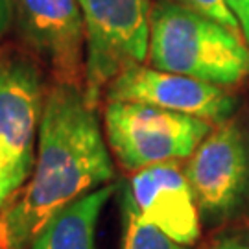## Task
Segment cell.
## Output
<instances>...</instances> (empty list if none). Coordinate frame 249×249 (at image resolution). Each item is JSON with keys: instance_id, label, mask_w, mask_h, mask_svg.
<instances>
[{"instance_id": "obj_10", "label": "cell", "mask_w": 249, "mask_h": 249, "mask_svg": "<svg viewBox=\"0 0 249 249\" xmlns=\"http://www.w3.org/2000/svg\"><path fill=\"white\" fill-rule=\"evenodd\" d=\"M113 192L115 187L106 185L63 207L41 227L28 249H98L96 227Z\"/></svg>"}, {"instance_id": "obj_17", "label": "cell", "mask_w": 249, "mask_h": 249, "mask_svg": "<svg viewBox=\"0 0 249 249\" xmlns=\"http://www.w3.org/2000/svg\"><path fill=\"white\" fill-rule=\"evenodd\" d=\"M0 249H2V248H0Z\"/></svg>"}, {"instance_id": "obj_2", "label": "cell", "mask_w": 249, "mask_h": 249, "mask_svg": "<svg viewBox=\"0 0 249 249\" xmlns=\"http://www.w3.org/2000/svg\"><path fill=\"white\" fill-rule=\"evenodd\" d=\"M153 69L231 87L249 76V45L242 34L172 0L151 8Z\"/></svg>"}, {"instance_id": "obj_4", "label": "cell", "mask_w": 249, "mask_h": 249, "mask_svg": "<svg viewBox=\"0 0 249 249\" xmlns=\"http://www.w3.org/2000/svg\"><path fill=\"white\" fill-rule=\"evenodd\" d=\"M85 26V98L98 106L104 87L150 55L148 0H78Z\"/></svg>"}, {"instance_id": "obj_7", "label": "cell", "mask_w": 249, "mask_h": 249, "mask_svg": "<svg viewBox=\"0 0 249 249\" xmlns=\"http://www.w3.org/2000/svg\"><path fill=\"white\" fill-rule=\"evenodd\" d=\"M107 100L148 104L216 125L227 122L234 111V98L223 87L144 65L131 67L111 81Z\"/></svg>"}, {"instance_id": "obj_16", "label": "cell", "mask_w": 249, "mask_h": 249, "mask_svg": "<svg viewBox=\"0 0 249 249\" xmlns=\"http://www.w3.org/2000/svg\"><path fill=\"white\" fill-rule=\"evenodd\" d=\"M9 197H11V196H8V194H6V192H2V190H0V214L4 213V209H6V207H8Z\"/></svg>"}, {"instance_id": "obj_11", "label": "cell", "mask_w": 249, "mask_h": 249, "mask_svg": "<svg viewBox=\"0 0 249 249\" xmlns=\"http://www.w3.org/2000/svg\"><path fill=\"white\" fill-rule=\"evenodd\" d=\"M122 249H188L172 240L157 227L141 220L137 213L124 201V240Z\"/></svg>"}, {"instance_id": "obj_12", "label": "cell", "mask_w": 249, "mask_h": 249, "mask_svg": "<svg viewBox=\"0 0 249 249\" xmlns=\"http://www.w3.org/2000/svg\"><path fill=\"white\" fill-rule=\"evenodd\" d=\"M181 6H185L188 9H194L197 13H201L205 17L213 18L216 22L223 24L225 28H229L232 32L242 34V28L238 18L234 17V13L231 11L227 0H174ZM244 36V34H242Z\"/></svg>"}, {"instance_id": "obj_8", "label": "cell", "mask_w": 249, "mask_h": 249, "mask_svg": "<svg viewBox=\"0 0 249 249\" xmlns=\"http://www.w3.org/2000/svg\"><path fill=\"white\" fill-rule=\"evenodd\" d=\"M185 176L197 209L214 216L231 213L248 183V151L240 127L227 120L211 129L192 153Z\"/></svg>"}, {"instance_id": "obj_3", "label": "cell", "mask_w": 249, "mask_h": 249, "mask_svg": "<svg viewBox=\"0 0 249 249\" xmlns=\"http://www.w3.org/2000/svg\"><path fill=\"white\" fill-rule=\"evenodd\" d=\"M104 129L116 160L125 170L139 172L192 155L213 124L148 104L107 100Z\"/></svg>"}, {"instance_id": "obj_1", "label": "cell", "mask_w": 249, "mask_h": 249, "mask_svg": "<svg viewBox=\"0 0 249 249\" xmlns=\"http://www.w3.org/2000/svg\"><path fill=\"white\" fill-rule=\"evenodd\" d=\"M113 176L96 107L89 106L81 85L57 81L46 92L28 185L0 214V248L28 249L57 211L104 187Z\"/></svg>"}, {"instance_id": "obj_15", "label": "cell", "mask_w": 249, "mask_h": 249, "mask_svg": "<svg viewBox=\"0 0 249 249\" xmlns=\"http://www.w3.org/2000/svg\"><path fill=\"white\" fill-rule=\"evenodd\" d=\"M211 249H249V246L238 238H223L216 242Z\"/></svg>"}, {"instance_id": "obj_13", "label": "cell", "mask_w": 249, "mask_h": 249, "mask_svg": "<svg viewBox=\"0 0 249 249\" xmlns=\"http://www.w3.org/2000/svg\"><path fill=\"white\" fill-rule=\"evenodd\" d=\"M227 4L234 13V17L238 18L244 39L249 45V0H227Z\"/></svg>"}, {"instance_id": "obj_14", "label": "cell", "mask_w": 249, "mask_h": 249, "mask_svg": "<svg viewBox=\"0 0 249 249\" xmlns=\"http://www.w3.org/2000/svg\"><path fill=\"white\" fill-rule=\"evenodd\" d=\"M13 18V0H0V37L8 32Z\"/></svg>"}, {"instance_id": "obj_5", "label": "cell", "mask_w": 249, "mask_h": 249, "mask_svg": "<svg viewBox=\"0 0 249 249\" xmlns=\"http://www.w3.org/2000/svg\"><path fill=\"white\" fill-rule=\"evenodd\" d=\"M45 98L36 61L0 53V190L8 196L32 176Z\"/></svg>"}, {"instance_id": "obj_9", "label": "cell", "mask_w": 249, "mask_h": 249, "mask_svg": "<svg viewBox=\"0 0 249 249\" xmlns=\"http://www.w3.org/2000/svg\"><path fill=\"white\" fill-rule=\"evenodd\" d=\"M125 203L137 216L172 240L190 246L199 236L197 205L176 160L151 164L135 172Z\"/></svg>"}, {"instance_id": "obj_6", "label": "cell", "mask_w": 249, "mask_h": 249, "mask_svg": "<svg viewBox=\"0 0 249 249\" xmlns=\"http://www.w3.org/2000/svg\"><path fill=\"white\" fill-rule=\"evenodd\" d=\"M13 15L26 45L55 78L76 83L85 74V26L78 0H13Z\"/></svg>"}]
</instances>
